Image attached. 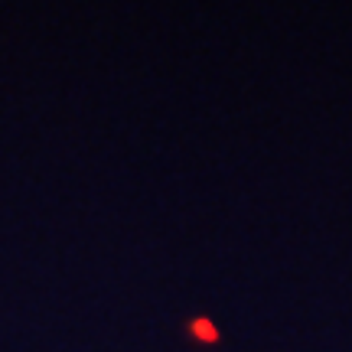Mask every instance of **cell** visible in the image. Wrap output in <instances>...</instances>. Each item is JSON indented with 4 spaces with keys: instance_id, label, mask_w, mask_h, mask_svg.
<instances>
[{
    "instance_id": "obj_1",
    "label": "cell",
    "mask_w": 352,
    "mask_h": 352,
    "mask_svg": "<svg viewBox=\"0 0 352 352\" xmlns=\"http://www.w3.org/2000/svg\"><path fill=\"white\" fill-rule=\"evenodd\" d=\"M189 336L196 342H202V346H215L219 342V329L212 327V320L199 316V320H189Z\"/></svg>"
}]
</instances>
